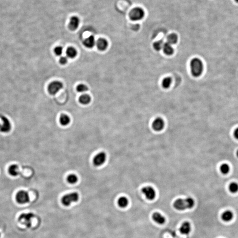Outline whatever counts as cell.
Wrapping results in <instances>:
<instances>
[{"mask_svg":"<svg viewBox=\"0 0 238 238\" xmlns=\"http://www.w3.org/2000/svg\"><path fill=\"white\" fill-rule=\"evenodd\" d=\"M195 204V200L189 197L184 199L179 198L174 202L173 207L177 210H184L193 208Z\"/></svg>","mask_w":238,"mask_h":238,"instance_id":"6da1fadb","label":"cell"},{"mask_svg":"<svg viewBox=\"0 0 238 238\" xmlns=\"http://www.w3.org/2000/svg\"><path fill=\"white\" fill-rule=\"evenodd\" d=\"M190 70L193 76L198 77L202 75L203 71V62L199 59L195 58L190 63Z\"/></svg>","mask_w":238,"mask_h":238,"instance_id":"7a4b0ae2","label":"cell"},{"mask_svg":"<svg viewBox=\"0 0 238 238\" xmlns=\"http://www.w3.org/2000/svg\"><path fill=\"white\" fill-rule=\"evenodd\" d=\"M145 16V12L143 9L137 7L134 8L130 12L129 17L133 21H139L142 20Z\"/></svg>","mask_w":238,"mask_h":238,"instance_id":"3957f363","label":"cell"},{"mask_svg":"<svg viewBox=\"0 0 238 238\" xmlns=\"http://www.w3.org/2000/svg\"><path fill=\"white\" fill-rule=\"evenodd\" d=\"M79 198L78 194L76 192L70 193L65 195L62 198L61 202L65 206H69L72 203L77 202Z\"/></svg>","mask_w":238,"mask_h":238,"instance_id":"277c9868","label":"cell"},{"mask_svg":"<svg viewBox=\"0 0 238 238\" xmlns=\"http://www.w3.org/2000/svg\"><path fill=\"white\" fill-rule=\"evenodd\" d=\"M34 216L32 213H23L19 216V221L20 223L25 225L27 228H30L32 223V218Z\"/></svg>","mask_w":238,"mask_h":238,"instance_id":"5b68a950","label":"cell"},{"mask_svg":"<svg viewBox=\"0 0 238 238\" xmlns=\"http://www.w3.org/2000/svg\"><path fill=\"white\" fill-rule=\"evenodd\" d=\"M16 200L19 203H27L30 201L29 194L25 190H20L17 194Z\"/></svg>","mask_w":238,"mask_h":238,"instance_id":"8992f818","label":"cell"},{"mask_svg":"<svg viewBox=\"0 0 238 238\" xmlns=\"http://www.w3.org/2000/svg\"><path fill=\"white\" fill-rule=\"evenodd\" d=\"M1 123L0 124V131L4 133H7L11 130L12 125L8 118L3 116L1 117Z\"/></svg>","mask_w":238,"mask_h":238,"instance_id":"52a82bcc","label":"cell"},{"mask_svg":"<svg viewBox=\"0 0 238 238\" xmlns=\"http://www.w3.org/2000/svg\"><path fill=\"white\" fill-rule=\"evenodd\" d=\"M62 84L59 81H53L52 82L48 87V91L51 94L54 95L57 94L63 88Z\"/></svg>","mask_w":238,"mask_h":238,"instance_id":"ba28073f","label":"cell"},{"mask_svg":"<svg viewBox=\"0 0 238 238\" xmlns=\"http://www.w3.org/2000/svg\"><path fill=\"white\" fill-rule=\"evenodd\" d=\"M106 159V155L105 153L100 152L94 157L93 163L96 166H100L105 162Z\"/></svg>","mask_w":238,"mask_h":238,"instance_id":"9c48e42d","label":"cell"},{"mask_svg":"<svg viewBox=\"0 0 238 238\" xmlns=\"http://www.w3.org/2000/svg\"><path fill=\"white\" fill-rule=\"evenodd\" d=\"M142 191L148 200H154L156 197L155 190L152 187L149 186L144 187L142 189Z\"/></svg>","mask_w":238,"mask_h":238,"instance_id":"30bf717a","label":"cell"},{"mask_svg":"<svg viewBox=\"0 0 238 238\" xmlns=\"http://www.w3.org/2000/svg\"><path fill=\"white\" fill-rule=\"evenodd\" d=\"M164 122L162 119L161 118H157L154 121L152 127L156 131H160L164 128Z\"/></svg>","mask_w":238,"mask_h":238,"instance_id":"8fae6325","label":"cell"},{"mask_svg":"<svg viewBox=\"0 0 238 238\" xmlns=\"http://www.w3.org/2000/svg\"><path fill=\"white\" fill-rule=\"evenodd\" d=\"M79 23H80V20L78 17H71L70 19V22L69 23V28L70 30H76L78 27Z\"/></svg>","mask_w":238,"mask_h":238,"instance_id":"7c38bea8","label":"cell"},{"mask_svg":"<svg viewBox=\"0 0 238 238\" xmlns=\"http://www.w3.org/2000/svg\"><path fill=\"white\" fill-rule=\"evenodd\" d=\"M191 231V225L189 222L185 221L182 224L180 229V232L183 235H188Z\"/></svg>","mask_w":238,"mask_h":238,"instance_id":"4fadbf2b","label":"cell"},{"mask_svg":"<svg viewBox=\"0 0 238 238\" xmlns=\"http://www.w3.org/2000/svg\"><path fill=\"white\" fill-rule=\"evenodd\" d=\"M152 218L154 221L160 224H163L165 222V218L160 213L155 212L152 215Z\"/></svg>","mask_w":238,"mask_h":238,"instance_id":"5bb4252c","label":"cell"},{"mask_svg":"<svg viewBox=\"0 0 238 238\" xmlns=\"http://www.w3.org/2000/svg\"><path fill=\"white\" fill-rule=\"evenodd\" d=\"M95 40L93 35L90 36L84 41V44L88 48H92L95 44Z\"/></svg>","mask_w":238,"mask_h":238,"instance_id":"9a60e30c","label":"cell"},{"mask_svg":"<svg viewBox=\"0 0 238 238\" xmlns=\"http://www.w3.org/2000/svg\"><path fill=\"white\" fill-rule=\"evenodd\" d=\"M108 45V42L104 38H100L97 42V46L100 50L103 51L106 50Z\"/></svg>","mask_w":238,"mask_h":238,"instance_id":"2e32d148","label":"cell"},{"mask_svg":"<svg viewBox=\"0 0 238 238\" xmlns=\"http://www.w3.org/2000/svg\"><path fill=\"white\" fill-rule=\"evenodd\" d=\"M162 49L164 53L167 55H172L174 53V49L172 46V45L168 43L164 44Z\"/></svg>","mask_w":238,"mask_h":238,"instance_id":"e0dca14e","label":"cell"},{"mask_svg":"<svg viewBox=\"0 0 238 238\" xmlns=\"http://www.w3.org/2000/svg\"><path fill=\"white\" fill-rule=\"evenodd\" d=\"M233 218V213L232 211L227 210L223 213L221 218L223 221L225 222H229L231 221Z\"/></svg>","mask_w":238,"mask_h":238,"instance_id":"ac0fdd59","label":"cell"},{"mask_svg":"<svg viewBox=\"0 0 238 238\" xmlns=\"http://www.w3.org/2000/svg\"><path fill=\"white\" fill-rule=\"evenodd\" d=\"M9 172L10 175L13 177H16L19 173V168L18 165L13 164L10 166L9 169Z\"/></svg>","mask_w":238,"mask_h":238,"instance_id":"d6986e66","label":"cell"},{"mask_svg":"<svg viewBox=\"0 0 238 238\" xmlns=\"http://www.w3.org/2000/svg\"><path fill=\"white\" fill-rule=\"evenodd\" d=\"M77 52L76 50L73 47H69L66 50V55L68 58H73L76 56Z\"/></svg>","mask_w":238,"mask_h":238,"instance_id":"ffe728a7","label":"cell"},{"mask_svg":"<svg viewBox=\"0 0 238 238\" xmlns=\"http://www.w3.org/2000/svg\"><path fill=\"white\" fill-rule=\"evenodd\" d=\"M60 122L63 126H67L70 122V118L68 115L62 114L60 117Z\"/></svg>","mask_w":238,"mask_h":238,"instance_id":"44dd1931","label":"cell"},{"mask_svg":"<svg viewBox=\"0 0 238 238\" xmlns=\"http://www.w3.org/2000/svg\"><path fill=\"white\" fill-rule=\"evenodd\" d=\"M167 43L171 45H174L177 43L178 41V36L176 34H171L168 36L167 38Z\"/></svg>","mask_w":238,"mask_h":238,"instance_id":"7402d4cb","label":"cell"},{"mask_svg":"<svg viewBox=\"0 0 238 238\" xmlns=\"http://www.w3.org/2000/svg\"><path fill=\"white\" fill-rule=\"evenodd\" d=\"M118 204L120 207L121 208H125L127 207V206L128 204V198H126L125 197H122L119 198L118 201Z\"/></svg>","mask_w":238,"mask_h":238,"instance_id":"603a6c76","label":"cell"},{"mask_svg":"<svg viewBox=\"0 0 238 238\" xmlns=\"http://www.w3.org/2000/svg\"><path fill=\"white\" fill-rule=\"evenodd\" d=\"M91 98L89 95L87 94H84L81 96L79 98V101L81 104L83 105H87L90 102Z\"/></svg>","mask_w":238,"mask_h":238,"instance_id":"cb8c5ba5","label":"cell"},{"mask_svg":"<svg viewBox=\"0 0 238 238\" xmlns=\"http://www.w3.org/2000/svg\"><path fill=\"white\" fill-rule=\"evenodd\" d=\"M172 80L170 77L165 78L162 82V85L163 87L165 89H168L170 87L172 84Z\"/></svg>","mask_w":238,"mask_h":238,"instance_id":"d4e9b609","label":"cell"},{"mask_svg":"<svg viewBox=\"0 0 238 238\" xmlns=\"http://www.w3.org/2000/svg\"><path fill=\"white\" fill-rule=\"evenodd\" d=\"M164 44L162 41H158L157 42H155L153 45L154 49L157 51H159L162 49L163 46Z\"/></svg>","mask_w":238,"mask_h":238,"instance_id":"484cf974","label":"cell"},{"mask_svg":"<svg viewBox=\"0 0 238 238\" xmlns=\"http://www.w3.org/2000/svg\"><path fill=\"white\" fill-rule=\"evenodd\" d=\"M78 178L77 177L75 174H71L69 175L67 178V180L68 182H69L71 184H74L76 183L78 181Z\"/></svg>","mask_w":238,"mask_h":238,"instance_id":"4316f807","label":"cell"},{"mask_svg":"<svg viewBox=\"0 0 238 238\" xmlns=\"http://www.w3.org/2000/svg\"><path fill=\"white\" fill-rule=\"evenodd\" d=\"M220 170L223 174H228L230 171L229 166L227 164H224L220 167Z\"/></svg>","mask_w":238,"mask_h":238,"instance_id":"83f0119b","label":"cell"},{"mask_svg":"<svg viewBox=\"0 0 238 238\" xmlns=\"http://www.w3.org/2000/svg\"><path fill=\"white\" fill-rule=\"evenodd\" d=\"M229 190L232 193H236L238 191V184L236 182H232L230 185Z\"/></svg>","mask_w":238,"mask_h":238,"instance_id":"f1b7e54d","label":"cell"},{"mask_svg":"<svg viewBox=\"0 0 238 238\" xmlns=\"http://www.w3.org/2000/svg\"><path fill=\"white\" fill-rule=\"evenodd\" d=\"M88 88L87 86L84 84H80L77 87V90L80 93L86 92L88 91Z\"/></svg>","mask_w":238,"mask_h":238,"instance_id":"f546056e","label":"cell"},{"mask_svg":"<svg viewBox=\"0 0 238 238\" xmlns=\"http://www.w3.org/2000/svg\"><path fill=\"white\" fill-rule=\"evenodd\" d=\"M63 49L61 46H58L54 49V52L57 56L61 55L63 53Z\"/></svg>","mask_w":238,"mask_h":238,"instance_id":"4dcf8cb0","label":"cell"},{"mask_svg":"<svg viewBox=\"0 0 238 238\" xmlns=\"http://www.w3.org/2000/svg\"><path fill=\"white\" fill-rule=\"evenodd\" d=\"M60 62L62 64H65L68 62V58L64 56L61 57L60 59Z\"/></svg>","mask_w":238,"mask_h":238,"instance_id":"1f68e13d","label":"cell"},{"mask_svg":"<svg viewBox=\"0 0 238 238\" xmlns=\"http://www.w3.org/2000/svg\"><path fill=\"white\" fill-rule=\"evenodd\" d=\"M234 134L235 137L237 139H238V128L235 130Z\"/></svg>","mask_w":238,"mask_h":238,"instance_id":"d6a6232c","label":"cell"},{"mask_svg":"<svg viewBox=\"0 0 238 238\" xmlns=\"http://www.w3.org/2000/svg\"><path fill=\"white\" fill-rule=\"evenodd\" d=\"M237 157H238V150L237 151Z\"/></svg>","mask_w":238,"mask_h":238,"instance_id":"836d02e7","label":"cell"},{"mask_svg":"<svg viewBox=\"0 0 238 238\" xmlns=\"http://www.w3.org/2000/svg\"><path fill=\"white\" fill-rule=\"evenodd\" d=\"M236 1H237V2H238V0H236Z\"/></svg>","mask_w":238,"mask_h":238,"instance_id":"e575fe53","label":"cell"},{"mask_svg":"<svg viewBox=\"0 0 238 238\" xmlns=\"http://www.w3.org/2000/svg\"><path fill=\"white\" fill-rule=\"evenodd\" d=\"M0 237H1V234H0Z\"/></svg>","mask_w":238,"mask_h":238,"instance_id":"d590c367","label":"cell"}]
</instances>
